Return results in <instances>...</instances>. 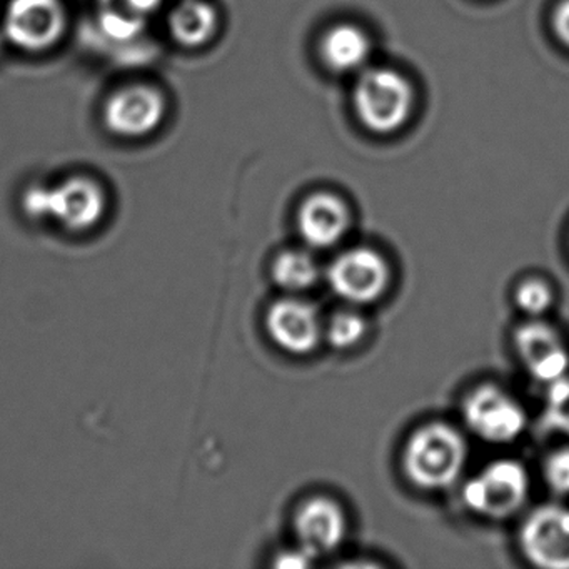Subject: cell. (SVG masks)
<instances>
[{
	"mask_svg": "<svg viewBox=\"0 0 569 569\" xmlns=\"http://www.w3.org/2000/svg\"><path fill=\"white\" fill-rule=\"evenodd\" d=\"M101 28L108 38L114 41H129L136 38L144 28L142 16L134 14V12L118 11V9H109L101 16Z\"/></svg>",
	"mask_w": 569,
	"mask_h": 569,
	"instance_id": "obj_20",
	"label": "cell"
},
{
	"mask_svg": "<svg viewBox=\"0 0 569 569\" xmlns=\"http://www.w3.org/2000/svg\"><path fill=\"white\" fill-rule=\"evenodd\" d=\"M166 102L158 89L129 86L114 92L104 109L109 131L122 138H141L158 129L164 118Z\"/></svg>",
	"mask_w": 569,
	"mask_h": 569,
	"instance_id": "obj_12",
	"label": "cell"
},
{
	"mask_svg": "<svg viewBox=\"0 0 569 569\" xmlns=\"http://www.w3.org/2000/svg\"><path fill=\"white\" fill-rule=\"evenodd\" d=\"M545 479L556 495L569 496V448L559 449L546 459Z\"/></svg>",
	"mask_w": 569,
	"mask_h": 569,
	"instance_id": "obj_21",
	"label": "cell"
},
{
	"mask_svg": "<svg viewBox=\"0 0 569 569\" xmlns=\"http://www.w3.org/2000/svg\"><path fill=\"white\" fill-rule=\"evenodd\" d=\"M462 418L471 432L492 445L516 441L528 422L518 399L496 385L472 389L462 405Z\"/></svg>",
	"mask_w": 569,
	"mask_h": 569,
	"instance_id": "obj_5",
	"label": "cell"
},
{
	"mask_svg": "<svg viewBox=\"0 0 569 569\" xmlns=\"http://www.w3.org/2000/svg\"><path fill=\"white\" fill-rule=\"evenodd\" d=\"M519 548L538 568L569 569V509L556 505L536 508L522 521Z\"/></svg>",
	"mask_w": 569,
	"mask_h": 569,
	"instance_id": "obj_7",
	"label": "cell"
},
{
	"mask_svg": "<svg viewBox=\"0 0 569 569\" xmlns=\"http://www.w3.org/2000/svg\"><path fill=\"white\" fill-rule=\"evenodd\" d=\"M329 288L351 305H371L388 291V261L371 248H352L339 254L326 272Z\"/></svg>",
	"mask_w": 569,
	"mask_h": 569,
	"instance_id": "obj_6",
	"label": "cell"
},
{
	"mask_svg": "<svg viewBox=\"0 0 569 569\" xmlns=\"http://www.w3.org/2000/svg\"><path fill=\"white\" fill-rule=\"evenodd\" d=\"M351 212L339 196L316 192L305 199L298 211V231L306 246L329 249L348 234Z\"/></svg>",
	"mask_w": 569,
	"mask_h": 569,
	"instance_id": "obj_13",
	"label": "cell"
},
{
	"mask_svg": "<svg viewBox=\"0 0 569 569\" xmlns=\"http://www.w3.org/2000/svg\"><path fill=\"white\" fill-rule=\"evenodd\" d=\"M299 548L319 559L336 551L348 535L345 509L328 496H315L299 506L295 516Z\"/></svg>",
	"mask_w": 569,
	"mask_h": 569,
	"instance_id": "obj_10",
	"label": "cell"
},
{
	"mask_svg": "<svg viewBox=\"0 0 569 569\" xmlns=\"http://www.w3.org/2000/svg\"><path fill=\"white\" fill-rule=\"evenodd\" d=\"M548 386L545 422L549 429H555L569 438V378L565 376Z\"/></svg>",
	"mask_w": 569,
	"mask_h": 569,
	"instance_id": "obj_18",
	"label": "cell"
},
{
	"mask_svg": "<svg viewBox=\"0 0 569 569\" xmlns=\"http://www.w3.org/2000/svg\"><path fill=\"white\" fill-rule=\"evenodd\" d=\"M356 114L376 134H392L409 121L415 108L411 82L388 68L366 69L356 82Z\"/></svg>",
	"mask_w": 569,
	"mask_h": 569,
	"instance_id": "obj_2",
	"label": "cell"
},
{
	"mask_svg": "<svg viewBox=\"0 0 569 569\" xmlns=\"http://www.w3.org/2000/svg\"><path fill=\"white\" fill-rule=\"evenodd\" d=\"M368 325L361 315L355 311H339L331 316L325 328L326 341L331 348L346 351L355 348L365 339Z\"/></svg>",
	"mask_w": 569,
	"mask_h": 569,
	"instance_id": "obj_17",
	"label": "cell"
},
{
	"mask_svg": "<svg viewBox=\"0 0 569 569\" xmlns=\"http://www.w3.org/2000/svg\"><path fill=\"white\" fill-rule=\"evenodd\" d=\"M515 348L536 381L551 385L569 371V351L555 328L542 321L525 322L515 331Z\"/></svg>",
	"mask_w": 569,
	"mask_h": 569,
	"instance_id": "obj_11",
	"label": "cell"
},
{
	"mask_svg": "<svg viewBox=\"0 0 569 569\" xmlns=\"http://www.w3.org/2000/svg\"><path fill=\"white\" fill-rule=\"evenodd\" d=\"M272 281L288 292H301L318 282L319 266L306 251H286L276 258L271 268Z\"/></svg>",
	"mask_w": 569,
	"mask_h": 569,
	"instance_id": "obj_16",
	"label": "cell"
},
{
	"mask_svg": "<svg viewBox=\"0 0 569 569\" xmlns=\"http://www.w3.org/2000/svg\"><path fill=\"white\" fill-rule=\"evenodd\" d=\"M26 209L39 218L52 216L68 231L84 232L99 224L104 216L106 196L92 179L71 178L54 189L29 191Z\"/></svg>",
	"mask_w": 569,
	"mask_h": 569,
	"instance_id": "obj_3",
	"label": "cell"
},
{
	"mask_svg": "<svg viewBox=\"0 0 569 569\" xmlns=\"http://www.w3.org/2000/svg\"><path fill=\"white\" fill-rule=\"evenodd\" d=\"M169 29L172 38L184 48H201L214 38L218 12L206 0H182L171 12Z\"/></svg>",
	"mask_w": 569,
	"mask_h": 569,
	"instance_id": "obj_15",
	"label": "cell"
},
{
	"mask_svg": "<svg viewBox=\"0 0 569 569\" xmlns=\"http://www.w3.org/2000/svg\"><path fill=\"white\" fill-rule=\"evenodd\" d=\"M266 329L278 348L296 356L315 351L325 335L318 309L298 298H282L271 305Z\"/></svg>",
	"mask_w": 569,
	"mask_h": 569,
	"instance_id": "obj_9",
	"label": "cell"
},
{
	"mask_svg": "<svg viewBox=\"0 0 569 569\" xmlns=\"http://www.w3.org/2000/svg\"><path fill=\"white\" fill-rule=\"evenodd\" d=\"M128 11L134 12L138 16L148 14V12L154 11L161 0H122Z\"/></svg>",
	"mask_w": 569,
	"mask_h": 569,
	"instance_id": "obj_24",
	"label": "cell"
},
{
	"mask_svg": "<svg viewBox=\"0 0 569 569\" xmlns=\"http://www.w3.org/2000/svg\"><path fill=\"white\" fill-rule=\"evenodd\" d=\"M315 561L316 559L312 558L311 555H308L305 549L298 548L296 551L292 549V551L279 555V558L276 559V566H278V568L302 569L311 568V566L315 565Z\"/></svg>",
	"mask_w": 569,
	"mask_h": 569,
	"instance_id": "obj_22",
	"label": "cell"
},
{
	"mask_svg": "<svg viewBox=\"0 0 569 569\" xmlns=\"http://www.w3.org/2000/svg\"><path fill=\"white\" fill-rule=\"evenodd\" d=\"M66 28L59 0H11L6 12V36L12 44L38 52L54 46Z\"/></svg>",
	"mask_w": 569,
	"mask_h": 569,
	"instance_id": "obj_8",
	"label": "cell"
},
{
	"mask_svg": "<svg viewBox=\"0 0 569 569\" xmlns=\"http://www.w3.org/2000/svg\"><path fill=\"white\" fill-rule=\"evenodd\" d=\"M529 476L515 459H498L469 479L462 489L465 505L488 519H508L525 506Z\"/></svg>",
	"mask_w": 569,
	"mask_h": 569,
	"instance_id": "obj_4",
	"label": "cell"
},
{
	"mask_svg": "<svg viewBox=\"0 0 569 569\" xmlns=\"http://www.w3.org/2000/svg\"><path fill=\"white\" fill-rule=\"evenodd\" d=\"M468 461L465 436L448 422L432 421L416 429L402 451V471L416 488L441 491L461 478Z\"/></svg>",
	"mask_w": 569,
	"mask_h": 569,
	"instance_id": "obj_1",
	"label": "cell"
},
{
	"mask_svg": "<svg viewBox=\"0 0 569 569\" xmlns=\"http://www.w3.org/2000/svg\"><path fill=\"white\" fill-rule=\"evenodd\" d=\"M369 36L355 24H338L321 41L322 62L335 72L361 71L371 58Z\"/></svg>",
	"mask_w": 569,
	"mask_h": 569,
	"instance_id": "obj_14",
	"label": "cell"
},
{
	"mask_svg": "<svg viewBox=\"0 0 569 569\" xmlns=\"http://www.w3.org/2000/svg\"><path fill=\"white\" fill-rule=\"evenodd\" d=\"M552 29L559 41L569 48V0H562L552 12Z\"/></svg>",
	"mask_w": 569,
	"mask_h": 569,
	"instance_id": "obj_23",
	"label": "cell"
},
{
	"mask_svg": "<svg viewBox=\"0 0 569 569\" xmlns=\"http://www.w3.org/2000/svg\"><path fill=\"white\" fill-rule=\"evenodd\" d=\"M515 302L529 318H539L552 306L551 288L541 279H526L516 289Z\"/></svg>",
	"mask_w": 569,
	"mask_h": 569,
	"instance_id": "obj_19",
	"label": "cell"
}]
</instances>
